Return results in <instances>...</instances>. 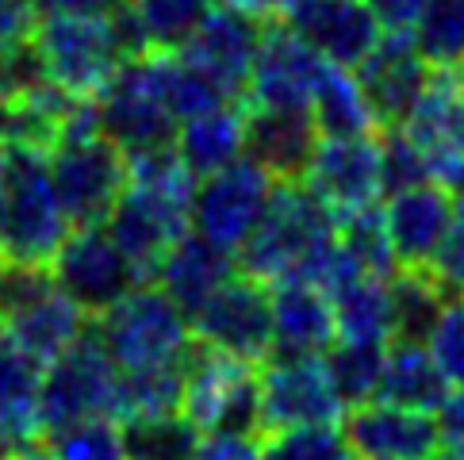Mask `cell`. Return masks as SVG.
<instances>
[{
	"label": "cell",
	"instance_id": "obj_1",
	"mask_svg": "<svg viewBox=\"0 0 464 460\" xmlns=\"http://www.w3.org/2000/svg\"><path fill=\"white\" fill-rule=\"evenodd\" d=\"M51 161L39 146H5L0 154V254L24 265H51L70 235Z\"/></svg>",
	"mask_w": 464,
	"mask_h": 460
},
{
	"label": "cell",
	"instance_id": "obj_2",
	"mask_svg": "<svg viewBox=\"0 0 464 460\" xmlns=\"http://www.w3.org/2000/svg\"><path fill=\"white\" fill-rule=\"evenodd\" d=\"M338 230V216L304 180H276L250 238L238 245V269L273 284L300 273L304 261Z\"/></svg>",
	"mask_w": 464,
	"mask_h": 460
},
{
	"label": "cell",
	"instance_id": "obj_3",
	"mask_svg": "<svg viewBox=\"0 0 464 460\" xmlns=\"http://www.w3.org/2000/svg\"><path fill=\"white\" fill-rule=\"evenodd\" d=\"M92 334L120 372L177 365L196 345L192 319L158 284L130 288L120 303L104 311Z\"/></svg>",
	"mask_w": 464,
	"mask_h": 460
},
{
	"label": "cell",
	"instance_id": "obj_4",
	"mask_svg": "<svg viewBox=\"0 0 464 460\" xmlns=\"http://www.w3.org/2000/svg\"><path fill=\"white\" fill-rule=\"evenodd\" d=\"M0 331L51 365L85 334V311L54 284L51 265L0 261Z\"/></svg>",
	"mask_w": 464,
	"mask_h": 460
},
{
	"label": "cell",
	"instance_id": "obj_5",
	"mask_svg": "<svg viewBox=\"0 0 464 460\" xmlns=\"http://www.w3.org/2000/svg\"><path fill=\"white\" fill-rule=\"evenodd\" d=\"M81 418H127V384L120 365L104 353L96 334H81L62 357L43 369L39 422L43 434Z\"/></svg>",
	"mask_w": 464,
	"mask_h": 460
},
{
	"label": "cell",
	"instance_id": "obj_6",
	"mask_svg": "<svg viewBox=\"0 0 464 460\" xmlns=\"http://www.w3.org/2000/svg\"><path fill=\"white\" fill-rule=\"evenodd\" d=\"M180 415L200 434L211 430L261 434V376L254 372L250 360H238L196 341L185 357Z\"/></svg>",
	"mask_w": 464,
	"mask_h": 460
},
{
	"label": "cell",
	"instance_id": "obj_7",
	"mask_svg": "<svg viewBox=\"0 0 464 460\" xmlns=\"http://www.w3.org/2000/svg\"><path fill=\"white\" fill-rule=\"evenodd\" d=\"M35 46L46 77L70 96H101V89L127 62L108 15L51 12L35 24Z\"/></svg>",
	"mask_w": 464,
	"mask_h": 460
},
{
	"label": "cell",
	"instance_id": "obj_8",
	"mask_svg": "<svg viewBox=\"0 0 464 460\" xmlns=\"http://www.w3.org/2000/svg\"><path fill=\"white\" fill-rule=\"evenodd\" d=\"M58 200L73 226H96L127 188V154L104 135L62 139L46 150Z\"/></svg>",
	"mask_w": 464,
	"mask_h": 460
},
{
	"label": "cell",
	"instance_id": "obj_9",
	"mask_svg": "<svg viewBox=\"0 0 464 460\" xmlns=\"http://www.w3.org/2000/svg\"><path fill=\"white\" fill-rule=\"evenodd\" d=\"M150 54L123 62L115 77L101 89V96H96L101 135L111 146H120L127 158L142 150H158V146H173L177 139V120L158 92Z\"/></svg>",
	"mask_w": 464,
	"mask_h": 460
},
{
	"label": "cell",
	"instance_id": "obj_10",
	"mask_svg": "<svg viewBox=\"0 0 464 460\" xmlns=\"http://www.w3.org/2000/svg\"><path fill=\"white\" fill-rule=\"evenodd\" d=\"M54 284L85 311L101 319L108 307H115L130 288H139L146 276L120 245L111 242L104 223L77 226V235H65L58 254L51 261Z\"/></svg>",
	"mask_w": 464,
	"mask_h": 460
},
{
	"label": "cell",
	"instance_id": "obj_11",
	"mask_svg": "<svg viewBox=\"0 0 464 460\" xmlns=\"http://www.w3.org/2000/svg\"><path fill=\"white\" fill-rule=\"evenodd\" d=\"M196 341L238 360H269L273 357V295L269 284L250 273H235L211 300L192 311Z\"/></svg>",
	"mask_w": 464,
	"mask_h": 460
},
{
	"label": "cell",
	"instance_id": "obj_12",
	"mask_svg": "<svg viewBox=\"0 0 464 460\" xmlns=\"http://www.w3.org/2000/svg\"><path fill=\"white\" fill-rule=\"evenodd\" d=\"M273 185L276 180L254 158L230 161V166L196 180L188 226L196 235L211 238L215 245H227V250L238 254V245L250 238L254 223L261 219L265 204H269Z\"/></svg>",
	"mask_w": 464,
	"mask_h": 460
},
{
	"label": "cell",
	"instance_id": "obj_13",
	"mask_svg": "<svg viewBox=\"0 0 464 460\" xmlns=\"http://www.w3.org/2000/svg\"><path fill=\"white\" fill-rule=\"evenodd\" d=\"M342 410L323 357H269L261 372V434L338 426Z\"/></svg>",
	"mask_w": 464,
	"mask_h": 460
},
{
	"label": "cell",
	"instance_id": "obj_14",
	"mask_svg": "<svg viewBox=\"0 0 464 460\" xmlns=\"http://www.w3.org/2000/svg\"><path fill=\"white\" fill-rule=\"evenodd\" d=\"M353 70L364 101L376 115V127H403L430 81V65L422 62L411 31H384Z\"/></svg>",
	"mask_w": 464,
	"mask_h": 460
},
{
	"label": "cell",
	"instance_id": "obj_15",
	"mask_svg": "<svg viewBox=\"0 0 464 460\" xmlns=\"http://www.w3.org/2000/svg\"><path fill=\"white\" fill-rule=\"evenodd\" d=\"M300 180L334 216L369 207L380 200V146L372 135L319 139Z\"/></svg>",
	"mask_w": 464,
	"mask_h": 460
},
{
	"label": "cell",
	"instance_id": "obj_16",
	"mask_svg": "<svg viewBox=\"0 0 464 460\" xmlns=\"http://www.w3.org/2000/svg\"><path fill=\"white\" fill-rule=\"evenodd\" d=\"M323 58L288 24L265 27L242 104L261 108H311V92L323 77Z\"/></svg>",
	"mask_w": 464,
	"mask_h": 460
},
{
	"label": "cell",
	"instance_id": "obj_17",
	"mask_svg": "<svg viewBox=\"0 0 464 460\" xmlns=\"http://www.w3.org/2000/svg\"><path fill=\"white\" fill-rule=\"evenodd\" d=\"M261 35H265V20H257V15H250L238 5H230V0H219V5L208 8L200 27H196V35L185 46V54L200 65L204 73L219 81L235 101H242Z\"/></svg>",
	"mask_w": 464,
	"mask_h": 460
},
{
	"label": "cell",
	"instance_id": "obj_18",
	"mask_svg": "<svg viewBox=\"0 0 464 460\" xmlns=\"http://www.w3.org/2000/svg\"><path fill=\"white\" fill-rule=\"evenodd\" d=\"M285 24L323 62L345 65V70H353L384 35V27L364 0H295Z\"/></svg>",
	"mask_w": 464,
	"mask_h": 460
},
{
	"label": "cell",
	"instance_id": "obj_19",
	"mask_svg": "<svg viewBox=\"0 0 464 460\" xmlns=\"http://www.w3.org/2000/svg\"><path fill=\"white\" fill-rule=\"evenodd\" d=\"M453 219V196L438 180H422L392 192L384 207V230L400 269H434V257Z\"/></svg>",
	"mask_w": 464,
	"mask_h": 460
},
{
	"label": "cell",
	"instance_id": "obj_20",
	"mask_svg": "<svg viewBox=\"0 0 464 460\" xmlns=\"http://www.w3.org/2000/svg\"><path fill=\"white\" fill-rule=\"evenodd\" d=\"M345 441L353 446L357 460H434L438 422L422 410L369 399L345 418Z\"/></svg>",
	"mask_w": 464,
	"mask_h": 460
},
{
	"label": "cell",
	"instance_id": "obj_21",
	"mask_svg": "<svg viewBox=\"0 0 464 460\" xmlns=\"http://www.w3.org/2000/svg\"><path fill=\"white\" fill-rule=\"evenodd\" d=\"M319 139L307 108H246V158L273 180H300Z\"/></svg>",
	"mask_w": 464,
	"mask_h": 460
},
{
	"label": "cell",
	"instance_id": "obj_22",
	"mask_svg": "<svg viewBox=\"0 0 464 460\" xmlns=\"http://www.w3.org/2000/svg\"><path fill=\"white\" fill-rule=\"evenodd\" d=\"M235 273H238L235 250H227V245H215L211 238L196 235V230L188 226L185 235H180L169 245V254L158 261L154 281L192 319V311H200Z\"/></svg>",
	"mask_w": 464,
	"mask_h": 460
},
{
	"label": "cell",
	"instance_id": "obj_23",
	"mask_svg": "<svg viewBox=\"0 0 464 460\" xmlns=\"http://www.w3.org/2000/svg\"><path fill=\"white\" fill-rule=\"evenodd\" d=\"M273 295V357H323L334 331V307L323 288L304 276H280Z\"/></svg>",
	"mask_w": 464,
	"mask_h": 460
},
{
	"label": "cell",
	"instance_id": "obj_24",
	"mask_svg": "<svg viewBox=\"0 0 464 460\" xmlns=\"http://www.w3.org/2000/svg\"><path fill=\"white\" fill-rule=\"evenodd\" d=\"M39 391L43 360H35L12 334L0 331V453L43 437Z\"/></svg>",
	"mask_w": 464,
	"mask_h": 460
},
{
	"label": "cell",
	"instance_id": "obj_25",
	"mask_svg": "<svg viewBox=\"0 0 464 460\" xmlns=\"http://www.w3.org/2000/svg\"><path fill=\"white\" fill-rule=\"evenodd\" d=\"M450 396V380L441 376L438 360L430 357L426 341L392 338L384 345V369H380V391L376 399L422 410V415H438V407Z\"/></svg>",
	"mask_w": 464,
	"mask_h": 460
},
{
	"label": "cell",
	"instance_id": "obj_26",
	"mask_svg": "<svg viewBox=\"0 0 464 460\" xmlns=\"http://www.w3.org/2000/svg\"><path fill=\"white\" fill-rule=\"evenodd\" d=\"M173 150L192 169L196 180L230 166V161H238L246 154V104L235 101V104L196 115V120H185L177 127Z\"/></svg>",
	"mask_w": 464,
	"mask_h": 460
},
{
	"label": "cell",
	"instance_id": "obj_27",
	"mask_svg": "<svg viewBox=\"0 0 464 460\" xmlns=\"http://www.w3.org/2000/svg\"><path fill=\"white\" fill-rule=\"evenodd\" d=\"M150 62H154L158 92H161L165 108H169V115L177 120V127L185 120L204 115V111L235 104V96H230L211 73H204L185 51H154Z\"/></svg>",
	"mask_w": 464,
	"mask_h": 460
},
{
	"label": "cell",
	"instance_id": "obj_28",
	"mask_svg": "<svg viewBox=\"0 0 464 460\" xmlns=\"http://www.w3.org/2000/svg\"><path fill=\"white\" fill-rule=\"evenodd\" d=\"M330 307H334V331L345 341L388 345L395 334L388 276H369V273L353 276L350 284H342L334 295H330Z\"/></svg>",
	"mask_w": 464,
	"mask_h": 460
},
{
	"label": "cell",
	"instance_id": "obj_29",
	"mask_svg": "<svg viewBox=\"0 0 464 460\" xmlns=\"http://www.w3.org/2000/svg\"><path fill=\"white\" fill-rule=\"evenodd\" d=\"M311 120L319 127L323 139H345V135H372L376 115L364 101L357 77L345 65L326 62L323 77L311 92Z\"/></svg>",
	"mask_w": 464,
	"mask_h": 460
},
{
	"label": "cell",
	"instance_id": "obj_30",
	"mask_svg": "<svg viewBox=\"0 0 464 460\" xmlns=\"http://www.w3.org/2000/svg\"><path fill=\"white\" fill-rule=\"evenodd\" d=\"M388 288H392V322H395L392 338L426 341L445 295H450L434 276V269H395L388 276Z\"/></svg>",
	"mask_w": 464,
	"mask_h": 460
},
{
	"label": "cell",
	"instance_id": "obj_31",
	"mask_svg": "<svg viewBox=\"0 0 464 460\" xmlns=\"http://www.w3.org/2000/svg\"><path fill=\"white\" fill-rule=\"evenodd\" d=\"M196 446H200V430L180 410L123 418L127 460H192Z\"/></svg>",
	"mask_w": 464,
	"mask_h": 460
},
{
	"label": "cell",
	"instance_id": "obj_32",
	"mask_svg": "<svg viewBox=\"0 0 464 460\" xmlns=\"http://www.w3.org/2000/svg\"><path fill=\"white\" fill-rule=\"evenodd\" d=\"M326 376L334 384L338 399L345 407H361L376 399L380 391V369H384V345L380 341H330V350L323 353Z\"/></svg>",
	"mask_w": 464,
	"mask_h": 460
},
{
	"label": "cell",
	"instance_id": "obj_33",
	"mask_svg": "<svg viewBox=\"0 0 464 460\" xmlns=\"http://www.w3.org/2000/svg\"><path fill=\"white\" fill-rule=\"evenodd\" d=\"M411 39L430 70L464 65V0H426Z\"/></svg>",
	"mask_w": 464,
	"mask_h": 460
},
{
	"label": "cell",
	"instance_id": "obj_34",
	"mask_svg": "<svg viewBox=\"0 0 464 460\" xmlns=\"http://www.w3.org/2000/svg\"><path fill=\"white\" fill-rule=\"evenodd\" d=\"M139 15L150 51H185L211 0H127Z\"/></svg>",
	"mask_w": 464,
	"mask_h": 460
},
{
	"label": "cell",
	"instance_id": "obj_35",
	"mask_svg": "<svg viewBox=\"0 0 464 460\" xmlns=\"http://www.w3.org/2000/svg\"><path fill=\"white\" fill-rule=\"evenodd\" d=\"M46 460H127L123 422L115 418H81L62 430L43 434Z\"/></svg>",
	"mask_w": 464,
	"mask_h": 460
},
{
	"label": "cell",
	"instance_id": "obj_36",
	"mask_svg": "<svg viewBox=\"0 0 464 460\" xmlns=\"http://www.w3.org/2000/svg\"><path fill=\"white\" fill-rule=\"evenodd\" d=\"M338 238H342L345 250H350V257L361 265V273L392 276L400 269L395 265V254H392V242H388V230H384V211L376 204L338 216Z\"/></svg>",
	"mask_w": 464,
	"mask_h": 460
},
{
	"label": "cell",
	"instance_id": "obj_37",
	"mask_svg": "<svg viewBox=\"0 0 464 460\" xmlns=\"http://www.w3.org/2000/svg\"><path fill=\"white\" fill-rule=\"evenodd\" d=\"M123 384H127V418L173 415V410H180V396H185V360L142 372H123Z\"/></svg>",
	"mask_w": 464,
	"mask_h": 460
},
{
	"label": "cell",
	"instance_id": "obj_38",
	"mask_svg": "<svg viewBox=\"0 0 464 460\" xmlns=\"http://www.w3.org/2000/svg\"><path fill=\"white\" fill-rule=\"evenodd\" d=\"M265 460H357L353 446L338 426H300V430L269 434L261 446Z\"/></svg>",
	"mask_w": 464,
	"mask_h": 460
},
{
	"label": "cell",
	"instance_id": "obj_39",
	"mask_svg": "<svg viewBox=\"0 0 464 460\" xmlns=\"http://www.w3.org/2000/svg\"><path fill=\"white\" fill-rule=\"evenodd\" d=\"M380 146V192H403L411 185H422L430 180V169H426V158L419 150L403 127H384V135L376 139Z\"/></svg>",
	"mask_w": 464,
	"mask_h": 460
},
{
	"label": "cell",
	"instance_id": "obj_40",
	"mask_svg": "<svg viewBox=\"0 0 464 460\" xmlns=\"http://www.w3.org/2000/svg\"><path fill=\"white\" fill-rule=\"evenodd\" d=\"M426 350L438 360L450 388H464V295H445L438 319L426 334Z\"/></svg>",
	"mask_w": 464,
	"mask_h": 460
},
{
	"label": "cell",
	"instance_id": "obj_41",
	"mask_svg": "<svg viewBox=\"0 0 464 460\" xmlns=\"http://www.w3.org/2000/svg\"><path fill=\"white\" fill-rule=\"evenodd\" d=\"M46 65L35 46V35L15 39L0 46V101H15V96H27L31 89L46 85Z\"/></svg>",
	"mask_w": 464,
	"mask_h": 460
},
{
	"label": "cell",
	"instance_id": "obj_42",
	"mask_svg": "<svg viewBox=\"0 0 464 460\" xmlns=\"http://www.w3.org/2000/svg\"><path fill=\"white\" fill-rule=\"evenodd\" d=\"M434 276L450 295H464V192L453 204L450 230H445V242L434 257Z\"/></svg>",
	"mask_w": 464,
	"mask_h": 460
},
{
	"label": "cell",
	"instance_id": "obj_43",
	"mask_svg": "<svg viewBox=\"0 0 464 460\" xmlns=\"http://www.w3.org/2000/svg\"><path fill=\"white\" fill-rule=\"evenodd\" d=\"M192 460H265L257 434H238V430H211L200 437Z\"/></svg>",
	"mask_w": 464,
	"mask_h": 460
},
{
	"label": "cell",
	"instance_id": "obj_44",
	"mask_svg": "<svg viewBox=\"0 0 464 460\" xmlns=\"http://www.w3.org/2000/svg\"><path fill=\"white\" fill-rule=\"evenodd\" d=\"M434 460H464V388L450 391L438 407V456Z\"/></svg>",
	"mask_w": 464,
	"mask_h": 460
},
{
	"label": "cell",
	"instance_id": "obj_45",
	"mask_svg": "<svg viewBox=\"0 0 464 460\" xmlns=\"http://www.w3.org/2000/svg\"><path fill=\"white\" fill-rule=\"evenodd\" d=\"M39 8L31 0H0V46L35 35Z\"/></svg>",
	"mask_w": 464,
	"mask_h": 460
},
{
	"label": "cell",
	"instance_id": "obj_46",
	"mask_svg": "<svg viewBox=\"0 0 464 460\" xmlns=\"http://www.w3.org/2000/svg\"><path fill=\"white\" fill-rule=\"evenodd\" d=\"M364 5L372 8V15L384 31H411L414 20L422 15L426 0H364Z\"/></svg>",
	"mask_w": 464,
	"mask_h": 460
},
{
	"label": "cell",
	"instance_id": "obj_47",
	"mask_svg": "<svg viewBox=\"0 0 464 460\" xmlns=\"http://www.w3.org/2000/svg\"><path fill=\"white\" fill-rule=\"evenodd\" d=\"M43 15L51 12H70V15H108L111 8H120L123 0H31Z\"/></svg>",
	"mask_w": 464,
	"mask_h": 460
},
{
	"label": "cell",
	"instance_id": "obj_48",
	"mask_svg": "<svg viewBox=\"0 0 464 460\" xmlns=\"http://www.w3.org/2000/svg\"><path fill=\"white\" fill-rule=\"evenodd\" d=\"M230 5H238V8L250 12V15H257V20L269 24V20H285L295 0H230Z\"/></svg>",
	"mask_w": 464,
	"mask_h": 460
},
{
	"label": "cell",
	"instance_id": "obj_49",
	"mask_svg": "<svg viewBox=\"0 0 464 460\" xmlns=\"http://www.w3.org/2000/svg\"><path fill=\"white\" fill-rule=\"evenodd\" d=\"M0 460H8V456H5V453H0Z\"/></svg>",
	"mask_w": 464,
	"mask_h": 460
},
{
	"label": "cell",
	"instance_id": "obj_50",
	"mask_svg": "<svg viewBox=\"0 0 464 460\" xmlns=\"http://www.w3.org/2000/svg\"><path fill=\"white\" fill-rule=\"evenodd\" d=\"M0 154H5V146H0Z\"/></svg>",
	"mask_w": 464,
	"mask_h": 460
},
{
	"label": "cell",
	"instance_id": "obj_51",
	"mask_svg": "<svg viewBox=\"0 0 464 460\" xmlns=\"http://www.w3.org/2000/svg\"><path fill=\"white\" fill-rule=\"evenodd\" d=\"M0 261H5V254H0Z\"/></svg>",
	"mask_w": 464,
	"mask_h": 460
}]
</instances>
